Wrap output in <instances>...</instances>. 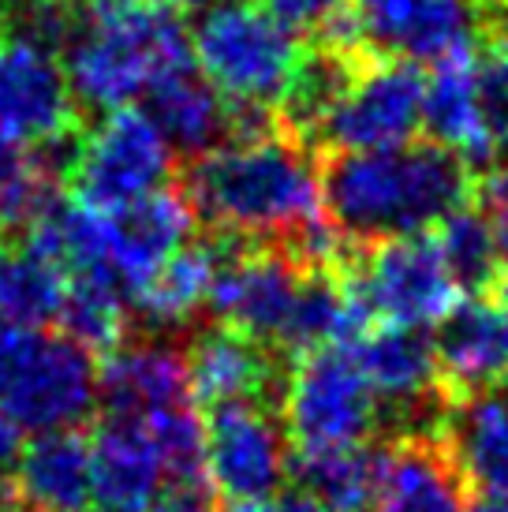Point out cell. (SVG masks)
<instances>
[{
	"label": "cell",
	"instance_id": "obj_35",
	"mask_svg": "<svg viewBox=\"0 0 508 512\" xmlns=\"http://www.w3.org/2000/svg\"><path fill=\"white\" fill-rule=\"evenodd\" d=\"M490 288H494V303H497V307H501V311H505L508 314V262H505V266H501V273H497V277H494V285H490Z\"/></svg>",
	"mask_w": 508,
	"mask_h": 512
},
{
	"label": "cell",
	"instance_id": "obj_26",
	"mask_svg": "<svg viewBox=\"0 0 508 512\" xmlns=\"http://www.w3.org/2000/svg\"><path fill=\"white\" fill-rule=\"evenodd\" d=\"M60 329L86 356H113L131 341V303L113 277H71L60 307Z\"/></svg>",
	"mask_w": 508,
	"mask_h": 512
},
{
	"label": "cell",
	"instance_id": "obj_31",
	"mask_svg": "<svg viewBox=\"0 0 508 512\" xmlns=\"http://www.w3.org/2000/svg\"><path fill=\"white\" fill-rule=\"evenodd\" d=\"M254 4H258L277 27L288 30L296 42H299V34L318 42L333 23H340L344 15L355 12L352 0H254Z\"/></svg>",
	"mask_w": 508,
	"mask_h": 512
},
{
	"label": "cell",
	"instance_id": "obj_42",
	"mask_svg": "<svg viewBox=\"0 0 508 512\" xmlns=\"http://www.w3.org/2000/svg\"><path fill=\"white\" fill-rule=\"evenodd\" d=\"M505 393H508V382H505Z\"/></svg>",
	"mask_w": 508,
	"mask_h": 512
},
{
	"label": "cell",
	"instance_id": "obj_40",
	"mask_svg": "<svg viewBox=\"0 0 508 512\" xmlns=\"http://www.w3.org/2000/svg\"><path fill=\"white\" fill-rule=\"evenodd\" d=\"M146 4H161V8H180V4H191V0H146Z\"/></svg>",
	"mask_w": 508,
	"mask_h": 512
},
{
	"label": "cell",
	"instance_id": "obj_19",
	"mask_svg": "<svg viewBox=\"0 0 508 512\" xmlns=\"http://www.w3.org/2000/svg\"><path fill=\"white\" fill-rule=\"evenodd\" d=\"M12 486L23 512L94 509V456L83 427L38 434L15 464Z\"/></svg>",
	"mask_w": 508,
	"mask_h": 512
},
{
	"label": "cell",
	"instance_id": "obj_29",
	"mask_svg": "<svg viewBox=\"0 0 508 512\" xmlns=\"http://www.w3.org/2000/svg\"><path fill=\"white\" fill-rule=\"evenodd\" d=\"M49 191L53 184L42 176L27 146L0 135V228L27 225Z\"/></svg>",
	"mask_w": 508,
	"mask_h": 512
},
{
	"label": "cell",
	"instance_id": "obj_2",
	"mask_svg": "<svg viewBox=\"0 0 508 512\" xmlns=\"http://www.w3.org/2000/svg\"><path fill=\"white\" fill-rule=\"evenodd\" d=\"M180 191L210 236L288 243L325 217L318 157L281 131L195 157Z\"/></svg>",
	"mask_w": 508,
	"mask_h": 512
},
{
	"label": "cell",
	"instance_id": "obj_12",
	"mask_svg": "<svg viewBox=\"0 0 508 512\" xmlns=\"http://www.w3.org/2000/svg\"><path fill=\"white\" fill-rule=\"evenodd\" d=\"M352 8L374 57L445 64L490 38L482 0H352Z\"/></svg>",
	"mask_w": 508,
	"mask_h": 512
},
{
	"label": "cell",
	"instance_id": "obj_13",
	"mask_svg": "<svg viewBox=\"0 0 508 512\" xmlns=\"http://www.w3.org/2000/svg\"><path fill=\"white\" fill-rule=\"evenodd\" d=\"M79 116L57 57L0 23V135L34 150L83 131Z\"/></svg>",
	"mask_w": 508,
	"mask_h": 512
},
{
	"label": "cell",
	"instance_id": "obj_41",
	"mask_svg": "<svg viewBox=\"0 0 508 512\" xmlns=\"http://www.w3.org/2000/svg\"><path fill=\"white\" fill-rule=\"evenodd\" d=\"M0 258H4V228H0Z\"/></svg>",
	"mask_w": 508,
	"mask_h": 512
},
{
	"label": "cell",
	"instance_id": "obj_36",
	"mask_svg": "<svg viewBox=\"0 0 508 512\" xmlns=\"http://www.w3.org/2000/svg\"><path fill=\"white\" fill-rule=\"evenodd\" d=\"M471 512H508V498H479Z\"/></svg>",
	"mask_w": 508,
	"mask_h": 512
},
{
	"label": "cell",
	"instance_id": "obj_25",
	"mask_svg": "<svg viewBox=\"0 0 508 512\" xmlns=\"http://www.w3.org/2000/svg\"><path fill=\"white\" fill-rule=\"evenodd\" d=\"M217 262H221V247L213 236L191 243V247H180L150 281H142L131 292V307L146 322H154L157 329L184 326L210 303Z\"/></svg>",
	"mask_w": 508,
	"mask_h": 512
},
{
	"label": "cell",
	"instance_id": "obj_5",
	"mask_svg": "<svg viewBox=\"0 0 508 512\" xmlns=\"http://www.w3.org/2000/svg\"><path fill=\"white\" fill-rule=\"evenodd\" d=\"M191 53L221 98L273 109L303 49L254 0H213L195 19Z\"/></svg>",
	"mask_w": 508,
	"mask_h": 512
},
{
	"label": "cell",
	"instance_id": "obj_37",
	"mask_svg": "<svg viewBox=\"0 0 508 512\" xmlns=\"http://www.w3.org/2000/svg\"><path fill=\"white\" fill-rule=\"evenodd\" d=\"M482 8H486V15H490V38H505V34H501V23H497L501 0H482Z\"/></svg>",
	"mask_w": 508,
	"mask_h": 512
},
{
	"label": "cell",
	"instance_id": "obj_32",
	"mask_svg": "<svg viewBox=\"0 0 508 512\" xmlns=\"http://www.w3.org/2000/svg\"><path fill=\"white\" fill-rule=\"evenodd\" d=\"M150 512H217L210 486H169Z\"/></svg>",
	"mask_w": 508,
	"mask_h": 512
},
{
	"label": "cell",
	"instance_id": "obj_20",
	"mask_svg": "<svg viewBox=\"0 0 508 512\" xmlns=\"http://www.w3.org/2000/svg\"><path fill=\"white\" fill-rule=\"evenodd\" d=\"M438 438L467 490L508 498V393L449 400Z\"/></svg>",
	"mask_w": 508,
	"mask_h": 512
},
{
	"label": "cell",
	"instance_id": "obj_11",
	"mask_svg": "<svg viewBox=\"0 0 508 512\" xmlns=\"http://www.w3.org/2000/svg\"><path fill=\"white\" fill-rule=\"evenodd\" d=\"M213 240L221 247L217 277L206 303L213 322L273 348L284 318L292 311L303 270L281 243L236 240V236H213Z\"/></svg>",
	"mask_w": 508,
	"mask_h": 512
},
{
	"label": "cell",
	"instance_id": "obj_6",
	"mask_svg": "<svg viewBox=\"0 0 508 512\" xmlns=\"http://www.w3.org/2000/svg\"><path fill=\"white\" fill-rule=\"evenodd\" d=\"M281 412L292 456L363 445L381 430V404L348 348L296 359L288 367Z\"/></svg>",
	"mask_w": 508,
	"mask_h": 512
},
{
	"label": "cell",
	"instance_id": "obj_27",
	"mask_svg": "<svg viewBox=\"0 0 508 512\" xmlns=\"http://www.w3.org/2000/svg\"><path fill=\"white\" fill-rule=\"evenodd\" d=\"M434 247H438L441 262L449 277L456 281V288H467V292H479V288L494 285V277L501 273V243H497V232L490 225V217L482 206L467 202L456 214H449L434 228Z\"/></svg>",
	"mask_w": 508,
	"mask_h": 512
},
{
	"label": "cell",
	"instance_id": "obj_15",
	"mask_svg": "<svg viewBox=\"0 0 508 512\" xmlns=\"http://www.w3.org/2000/svg\"><path fill=\"white\" fill-rule=\"evenodd\" d=\"M101 419H124L150 427L161 415L191 408L184 352L154 341H127L105 356L98 374Z\"/></svg>",
	"mask_w": 508,
	"mask_h": 512
},
{
	"label": "cell",
	"instance_id": "obj_33",
	"mask_svg": "<svg viewBox=\"0 0 508 512\" xmlns=\"http://www.w3.org/2000/svg\"><path fill=\"white\" fill-rule=\"evenodd\" d=\"M232 512H325L311 494L303 490H284L266 501H251V505H232Z\"/></svg>",
	"mask_w": 508,
	"mask_h": 512
},
{
	"label": "cell",
	"instance_id": "obj_30",
	"mask_svg": "<svg viewBox=\"0 0 508 512\" xmlns=\"http://www.w3.org/2000/svg\"><path fill=\"white\" fill-rule=\"evenodd\" d=\"M475 86L497 157H508V38H486L475 53Z\"/></svg>",
	"mask_w": 508,
	"mask_h": 512
},
{
	"label": "cell",
	"instance_id": "obj_38",
	"mask_svg": "<svg viewBox=\"0 0 508 512\" xmlns=\"http://www.w3.org/2000/svg\"><path fill=\"white\" fill-rule=\"evenodd\" d=\"M497 23H501V34L508 38V0H501V8H497Z\"/></svg>",
	"mask_w": 508,
	"mask_h": 512
},
{
	"label": "cell",
	"instance_id": "obj_10",
	"mask_svg": "<svg viewBox=\"0 0 508 512\" xmlns=\"http://www.w3.org/2000/svg\"><path fill=\"white\" fill-rule=\"evenodd\" d=\"M206 434V483L232 505H251L281 494L292 464V445L277 404L243 400L213 408Z\"/></svg>",
	"mask_w": 508,
	"mask_h": 512
},
{
	"label": "cell",
	"instance_id": "obj_18",
	"mask_svg": "<svg viewBox=\"0 0 508 512\" xmlns=\"http://www.w3.org/2000/svg\"><path fill=\"white\" fill-rule=\"evenodd\" d=\"M94 456V509L150 512L169 490L165 456L150 430L124 419H101L90 438Z\"/></svg>",
	"mask_w": 508,
	"mask_h": 512
},
{
	"label": "cell",
	"instance_id": "obj_4",
	"mask_svg": "<svg viewBox=\"0 0 508 512\" xmlns=\"http://www.w3.org/2000/svg\"><path fill=\"white\" fill-rule=\"evenodd\" d=\"M98 404V374L64 333L0 322V408L23 430H79Z\"/></svg>",
	"mask_w": 508,
	"mask_h": 512
},
{
	"label": "cell",
	"instance_id": "obj_23",
	"mask_svg": "<svg viewBox=\"0 0 508 512\" xmlns=\"http://www.w3.org/2000/svg\"><path fill=\"white\" fill-rule=\"evenodd\" d=\"M146 98H150V120L169 150H180L195 161L228 143V105L195 64L157 79L146 90Z\"/></svg>",
	"mask_w": 508,
	"mask_h": 512
},
{
	"label": "cell",
	"instance_id": "obj_1",
	"mask_svg": "<svg viewBox=\"0 0 508 512\" xmlns=\"http://www.w3.org/2000/svg\"><path fill=\"white\" fill-rule=\"evenodd\" d=\"M322 214L352 247L426 236L479 195V176L438 143L318 157Z\"/></svg>",
	"mask_w": 508,
	"mask_h": 512
},
{
	"label": "cell",
	"instance_id": "obj_24",
	"mask_svg": "<svg viewBox=\"0 0 508 512\" xmlns=\"http://www.w3.org/2000/svg\"><path fill=\"white\" fill-rule=\"evenodd\" d=\"M393 441H363L348 449L292 456L288 475H296L303 494H311L325 512H374L389 471Z\"/></svg>",
	"mask_w": 508,
	"mask_h": 512
},
{
	"label": "cell",
	"instance_id": "obj_14",
	"mask_svg": "<svg viewBox=\"0 0 508 512\" xmlns=\"http://www.w3.org/2000/svg\"><path fill=\"white\" fill-rule=\"evenodd\" d=\"M187 389L202 408H225L243 400L277 404L288 382V363L273 348L243 337L236 329H202L184 352Z\"/></svg>",
	"mask_w": 508,
	"mask_h": 512
},
{
	"label": "cell",
	"instance_id": "obj_7",
	"mask_svg": "<svg viewBox=\"0 0 508 512\" xmlns=\"http://www.w3.org/2000/svg\"><path fill=\"white\" fill-rule=\"evenodd\" d=\"M169 169V143L161 139L154 120L139 109H116L83 131V146L68 180L83 206L98 214H120L161 191Z\"/></svg>",
	"mask_w": 508,
	"mask_h": 512
},
{
	"label": "cell",
	"instance_id": "obj_21",
	"mask_svg": "<svg viewBox=\"0 0 508 512\" xmlns=\"http://www.w3.org/2000/svg\"><path fill=\"white\" fill-rule=\"evenodd\" d=\"M423 124L430 131V143L452 150L475 176H490L501 165L486 120H482L475 53L434 64V75L426 79L423 94Z\"/></svg>",
	"mask_w": 508,
	"mask_h": 512
},
{
	"label": "cell",
	"instance_id": "obj_22",
	"mask_svg": "<svg viewBox=\"0 0 508 512\" xmlns=\"http://www.w3.org/2000/svg\"><path fill=\"white\" fill-rule=\"evenodd\" d=\"M374 512H471L467 486L438 434L393 441Z\"/></svg>",
	"mask_w": 508,
	"mask_h": 512
},
{
	"label": "cell",
	"instance_id": "obj_39",
	"mask_svg": "<svg viewBox=\"0 0 508 512\" xmlns=\"http://www.w3.org/2000/svg\"><path fill=\"white\" fill-rule=\"evenodd\" d=\"M23 4H34V0H0V12H12V8H23Z\"/></svg>",
	"mask_w": 508,
	"mask_h": 512
},
{
	"label": "cell",
	"instance_id": "obj_28",
	"mask_svg": "<svg viewBox=\"0 0 508 512\" xmlns=\"http://www.w3.org/2000/svg\"><path fill=\"white\" fill-rule=\"evenodd\" d=\"M68 277L34 251H12L0 258V322L45 329L60 318Z\"/></svg>",
	"mask_w": 508,
	"mask_h": 512
},
{
	"label": "cell",
	"instance_id": "obj_34",
	"mask_svg": "<svg viewBox=\"0 0 508 512\" xmlns=\"http://www.w3.org/2000/svg\"><path fill=\"white\" fill-rule=\"evenodd\" d=\"M23 449H27V445H23V427L0 408V475L19 464Z\"/></svg>",
	"mask_w": 508,
	"mask_h": 512
},
{
	"label": "cell",
	"instance_id": "obj_3",
	"mask_svg": "<svg viewBox=\"0 0 508 512\" xmlns=\"http://www.w3.org/2000/svg\"><path fill=\"white\" fill-rule=\"evenodd\" d=\"M71 98L83 109H131L157 79L191 68V34L176 8L146 0H83V23L64 53Z\"/></svg>",
	"mask_w": 508,
	"mask_h": 512
},
{
	"label": "cell",
	"instance_id": "obj_17",
	"mask_svg": "<svg viewBox=\"0 0 508 512\" xmlns=\"http://www.w3.org/2000/svg\"><path fill=\"white\" fill-rule=\"evenodd\" d=\"M191 228L195 214L180 187H161L150 199L109 214V273L127 292V303L142 281H150L184 247Z\"/></svg>",
	"mask_w": 508,
	"mask_h": 512
},
{
	"label": "cell",
	"instance_id": "obj_8",
	"mask_svg": "<svg viewBox=\"0 0 508 512\" xmlns=\"http://www.w3.org/2000/svg\"><path fill=\"white\" fill-rule=\"evenodd\" d=\"M344 273L355 292L367 299L370 314L385 326H441V318L460 303V288L449 277L430 236L359 247L348 258Z\"/></svg>",
	"mask_w": 508,
	"mask_h": 512
},
{
	"label": "cell",
	"instance_id": "obj_16",
	"mask_svg": "<svg viewBox=\"0 0 508 512\" xmlns=\"http://www.w3.org/2000/svg\"><path fill=\"white\" fill-rule=\"evenodd\" d=\"M441 389L449 400L490 393L508 382V314L494 299H460L434 337Z\"/></svg>",
	"mask_w": 508,
	"mask_h": 512
},
{
	"label": "cell",
	"instance_id": "obj_9",
	"mask_svg": "<svg viewBox=\"0 0 508 512\" xmlns=\"http://www.w3.org/2000/svg\"><path fill=\"white\" fill-rule=\"evenodd\" d=\"M423 68L411 60L374 57L311 139V154H370L408 146L423 124Z\"/></svg>",
	"mask_w": 508,
	"mask_h": 512
}]
</instances>
